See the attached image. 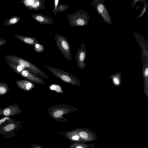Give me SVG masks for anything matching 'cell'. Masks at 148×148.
Masks as SVG:
<instances>
[{"label": "cell", "instance_id": "18", "mask_svg": "<svg viewBox=\"0 0 148 148\" xmlns=\"http://www.w3.org/2000/svg\"><path fill=\"white\" fill-rule=\"evenodd\" d=\"M68 6L64 5H61L58 7L56 12L64 11L68 8Z\"/></svg>", "mask_w": 148, "mask_h": 148}, {"label": "cell", "instance_id": "20", "mask_svg": "<svg viewBox=\"0 0 148 148\" xmlns=\"http://www.w3.org/2000/svg\"><path fill=\"white\" fill-rule=\"evenodd\" d=\"M7 42V40L1 38H0V46L5 44Z\"/></svg>", "mask_w": 148, "mask_h": 148}, {"label": "cell", "instance_id": "1", "mask_svg": "<svg viewBox=\"0 0 148 148\" xmlns=\"http://www.w3.org/2000/svg\"><path fill=\"white\" fill-rule=\"evenodd\" d=\"M5 59L8 60L12 63L19 64L26 68L28 71L41 77L48 79L49 77L45 73L29 61L21 58L12 55H6L4 56Z\"/></svg>", "mask_w": 148, "mask_h": 148}, {"label": "cell", "instance_id": "6", "mask_svg": "<svg viewBox=\"0 0 148 148\" xmlns=\"http://www.w3.org/2000/svg\"><path fill=\"white\" fill-rule=\"evenodd\" d=\"M91 3L97 12L102 17L104 22L110 25L112 23L108 12L106 8L104 0H94Z\"/></svg>", "mask_w": 148, "mask_h": 148}, {"label": "cell", "instance_id": "16", "mask_svg": "<svg viewBox=\"0 0 148 148\" xmlns=\"http://www.w3.org/2000/svg\"><path fill=\"white\" fill-rule=\"evenodd\" d=\"M10 90V88L7 84L0 82V96L5 94Z\"/></svg>", "mask_w": 148, "mask_h": 148}, {"label": "cell", "instance_id": "3", "mask_svg": "<svg viewBox=\"0 0 148 148\" xmlns=\"http://www.w3.org/2000/svg\"><path fill=\"white\" fill-rule=\"evenodd\" d=\"M90 17L86 11L80 10H77L74 14H69L67 19L71 26H84L88 25Z\"/></svg>", "mask_w": 148, "mask_h": 148}, {"label": "cell", "instance_id": "8", "mask_svg": "<svg viewBox=\"0 0 148 148\" xmlns=\"http://www.w3.org/2000/svg\"><path fill=\"white\" fill-rule=\"evenodd\" d=\"M44 0H24L20 2L22 3L29 10H38L45 9Z\"/></svg>", "mask_w": 148, "mask_h": 148}, {"label": "cell", "instance_id": "4", "mask_svg": "<svg viewBox=\"0 0 148 148\" xmlns=\"http://www.w3.org/2000/svg\"><path fill=\"white\" fill-rule=\"evenodd\" d=\"M78 110L77 108L73 106L64 104L54 105L48 108V114L55 119H58L62 115L66 114L70 112Z\"/></svg>", "mask_w": 148, "mask_h": 148}, {"label": "cell", "instance_id": "7", "mask_svg": "<svg viewBox=\"0 0 148 148\" xmlns=\"http://www.w3.org/2000/svg\"><path fill=\"white\" fill-rule=\"evenodd\" d=\"M22 112V110L16 103L4 108L0 107V115L2 116H12L20 114Z\"/></svg>", "mask_w": 148, "mask_h": 148}, {"label": "cell", "instance_id": "22", "mask_svg": "<svg viewBox=\"0 0 148 148\" xmlns=\"http://www.w3.org/2000/svg\"><path fill=\"white\" fill-rule=\"evenodd\" d=\"M73 140H77L79 139V136L78 135H75L73 136L72 137Z\"/></svg>", "mask_w": 148, "mask_h": 148}, {"label": "cell", "instance_id": "13", "mask_svg": "<svg viewBox=\"0 0 148 148\" xmlns=\"http://www.w3.org/2000/svg\"><path fill=\"white\" fill-rule=\"evenodd\" d=\"M34 19L41 24H50L53 23L54 20L51 17L41 14H34L31 16Z\"/></svg>", "mask_w": 148, "mask_h": 148}, {"label": "cell", "instance_id": "15", "mask_svg": "<svg viewBox=\"0 0 148 148\" xmlns=\"http://www.w3.org/2000/svg\"><path fill=\"white\" fill-rule=\"evenodd\" d=\"M21 20L20 17L17 16H13L11 18L5 21L3 25H11L16 24Z\"/></svg>", "mask_w": 148, "mask_h": 148}, {"label": "cell", "instance_id": "10", "mask_svg": "<svg viewBox=\"0 0 148 148\" xmlns=\"http://www.w3.org/2000/svg\"><path fill=\"white\" fill-rule=\"evenodd\" d=\"M21 122L15 121L10 119L9 123L0 127V134H3L18 128Z\"/></svg>", "mask_w": 148, "mask_h": 148}, {"label": "cell", "instance_id": "23", "mask_svg": "<svg viewBox=\"0 0 148 148\" xmlns=\"http://www.w3.org/2000/svg\"><path fill=\"white\" fill-rule=\"evenodd\" d=\"M145 75L147 77L148 75V68H147L145 71Z\"/></svg>", "mask_w": 148, "mask_h": 148}, {"label": "cell", "instance_id": "9", "mask_svg": "<svg viewBox=\"0 0 148 148\" xmlns=\"http://www.w3.org/2000/svg\"><path fill=\"white\" fill-rule=\"evenodd\" d=\"M16 73L26 80L30 81L33 83L43 84H45V82L41 78L34 75L26 69H24L20 72H17Z\"/></svg>", "mask_w": 148, "mask_h": 148}, {"label": "cell", "instance_id": "12", "mask_svg": "<svg viewBox=\"0 0 148 148\" xmlns=\"http://www.w3.org/2000/svg\"><path fill=\"white\" fill-rule=\"evenodd\" d=\"M16 83L19 88L27 92L30 91L35 87L32 82L26 79L17 80L16 81Z\"/></svg>", "mask_w": 148, "mask_h": 148}, {"label": "cell", "instance_id": "17", "mask_svg": "<svg viewBox=\"0 0 148 148\" xmlns=\"http://www.w3.org/2000/svg\"><path fill=\"white\" fill-rule=\"evenodd\" d=\"M50 89L60 93H63L64 92L61 87L58 84H52L50 87Z\"/></svg>", "mask_w": 148, "mask_h": 148}, {"label": "cell", "instance_id": "19", "mask_svg": "<svg viewBox=\"0 0 148 148\" xmlns=\"http://www.w3.org/2000/svg\"><path fill=\"white\" fill-rule=\"evenodd\" d=\"M54 1V2L53 12H55L57 10L58 8L57 6L59 1L58 0H55Z\"/></svg>", "mask_w": 148, "mask_h": 148}, {"label": "cell", "instance_id": "2", "mask_svg": "<svg viewBox=\"0 0 148 148\" xmlns=\"http://www.w3.org/2000/svg\"><path fill=\"white\" fill-rule=\"evenodd\" d=\"M45 66L53 75L64 82L75 86L80 85L79 79L71 73L60 69L46 65Z\"/></svg>", "mask_w": 148, "mask_h": 148}, {"label": "cell", "instance_id": "14", "mask_svg": "<svg viewBox=\"0 0 148 148\" xmlns=\"http://www.w3.org/2000/svg\"><path fill=\"white\" fill-rule=\"evenodd\" d=\"M14 36L22 42L33 46L36 44L39 43L35 37H29L17 34H14Z\"/></svg>", "mask_w": 148, "mask_h": 148}, {"label": "cell", "instance_id": "5", "mask_svg": "<svg viewBox=\"0 0 148 148\" xmlns=\"http://www.w3.org/2000/svg\"><path fill=\"white\" fill-rule=\"evenodd\" d=\"M56 45L65 58L71 60V47L69 42L64 36L56 34L55 37Z\"/></svg>", "mask_w": 148, "mask_h": 148}, {"label": "cell", "instance_id": "11", "mask_svg": "<svg viewBox=\"0 0 148 148\" xmlns=\"http://www.w3.org/2000/svg\"><path fill=\"white\" fill-rule=\"evenodd\" d=\"M86 54L85 45L83 43L78 47L76 55V60L78 67L81 68L83 66Z\"/></svg>", "mask_w": 148, "mask_h": 148}, {"label": "cell", "instance_id": "21", "mask_svg": "<svg viewBox=\"0 0 148 148\" xmlns=\"http://www.w3.org/2000/svg\"><path fill=\"white\" fill-rule=\"evenodd\" d=\"M114 83L116 85H118L119 84V79L116 78L115 77L113 79Z\"/></svg>", "mask_w": 148, "mask_h": 148}]
</instances>
